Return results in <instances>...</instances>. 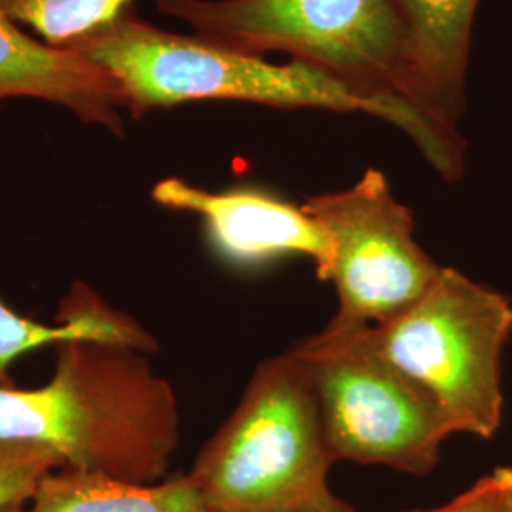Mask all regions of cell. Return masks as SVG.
I'll list each match as a JSON object with an SVG mask.
<instances>
[{"mask_svg": "<svg viewBox=\"0 0 512 512\" xmlns=\"http://www.w3.org/2000/svg\"><path fill=\"white\" fill-rule=\"evenodd\" d=\"M54 374L35 389H0V440L46 446L63 467L154 484L181 442L171 384L148 363L158 340L112 308L54 346Z\"/></svg>", "mask_w": 512, "mask_h": 512, "instance_id": "1", "label": "cell"}, {"mask_svg": "<svg viewBox=\"0 0 512 512\" xmlns=\"http://www.w3.org/2000/svg\"><path fill=\"white\" fill-rule=\"evenodd\" d=\"M192 35L241 54H287L389 112L448 183L465 171L467 145L442 135L408 99L403 27L389 0H154Z\"/></svg>", "mask_w": 512, "mask_h": 512, "instance_id": "2", "label": "cell"}, {"mask_svg": "<svg viewBox=\"0 0 512 512\" xmlns=\"http://www.w3.org/2000/svg\"><path fill=\"white\" fill-rule=\"evenodd\" d=\"M332 463L310 374L291 348L256 366L188 476L211 512H357L330 492Z\"/></svg>", "mask_w": 512, "mask_h": 512, "instance_id": "3", "label": "cell"}, {"mask_svg": "<svg viewBox=\"0 0 512 512\" xmlns=\"http://www.w3.org/2000/svg\"><path fill=\"white\" fill-rule=\"evenodd\" d=\"M109 73L131 120L198 101H236L275 109L361 112L391 124L389 112L311 65L272 63L196 35L164 31L135 6L71 48Z\"/></svg>", "mask_w": 512, "mask_h": 512, "instance_id": "4", "label": "cell"}, {"mask_svg": "<svg viewBox=\"0 0 512 512\" xmlns=\"http://www.w3.org/2000/svg\"><path fill=\"white\" fill-rule=\"evenodd\" d=\"M363 332L439 408L454 435L494 439L505 406L501 361L512 336L505 294L444 266L412 308Z\"/></svg>", "mask_w": 512, "mask_h": 512, "instance_id": "5", "label": "cell"}, {"mask_svg": "<svg viewBox=\"0 0 512 512\" xmlns=\"http://www.w3.org/2000/svg\"><path fill=\"white\" fill-rule=\"evenodd\" d=\"M365 329L319 332L293 346L306 366L336 461L431 475L452 425L366 342Z\"/></svg>", "mask_w": 512, "mask_h": 512, "instance_id": "6", "label": "cell"}, {"mask_svg": "<svg viewBox=\"0 0 512 512\" xmlns=\"http://www.w3.org/2000/svg\"><path fill=\"white\" fill-rule=\"evenodd\" d=\"M302 209L330 239V281L338 310L323 332L378 327L412 308L437 281V264L416 241L414 213L393 196L380 169L349 188L311 196Z\"/></svg>", "mask_w": 512, "mask_h": 512, "instance_id": "7", "label": "cell"}, {"mask_svg": "<svg viewBox=\"0 0 512 512\" xmlns=\"http://www.w3.org/2000/svg\"><path fill=\"white\" fill-rule=\"evenodd\" d=\"M152 202L175 213L200 217L205 236L222 258L238 266H260L281 256H308L323 279L332 247L327 232L302 209L274 194L239 186L213 192L179 177L152 186Z\"/></svg>", "mask_w": 512, "mask_h": 512, "instance_id": "8", "label": "cell"}, {"mask_svg": "<svg viewBox=\"0 0 512 512\" xmlns=\"http://www.w3.org/2000/svg\"><path fill=\"white\" fill-rule=\"evenodd\" d=\"M403 27L408 99L450 141L465 112V78L478 0H389Z\"/></svg>", "mask_w": 512, "mask_h": 512, "instance_id": "9", "label": "cell"}, {"mask_svg": "<svg viewBox=\"0 0 512 512\" xmlns=\"http://www.w3.org/2000/svg\"><path fill=\"white\" fill-rule=\"evenodd\" d=\"M10 99L63 107L86 126L124 137V99L109 73L73 50L44 44L0 14V110Z\"/></svg>", "mask_w": 512, "mask_h": 512, "instance_id": "10", "label": "cell"}, {"mask_svg": "<svg viewBox=\"0 0 512 512\" xmlns=\"http://www.w3.org/2000/svg\"><path fill=\"white\" fill-rule=\"evenodd\" d=\"M27 512H211L186 475L154 484L59 467L40 478Z\"/></svg>", "mask_w": 512, "mask_h": 512, "instance_id": "11", "label": "cell"}, {"mask_svg": "<svg viewBox=\"0 0 512 512\" xmlns=\"http://www.w3.org/2000/svg\"><path fill=\"white\" fill-rule=\"evenodd\" d=\"M112 306L84 281H74L55 308L52 323L23 317L0 298V389L19 387L12 366L21 355L99 325Z\"/></svg>", "mask_w": 512, "mask_h": 512, "instance_id": "12", "label": "cell"}, {"mask_svg": "<svg viewBox=\"0 0 512 512\" xmlns=\"http://www.w3.org/2000/svg\"><path fill=\"white\" fill-rule=\"evenodd\" d=\"M135 0H0V14L52 48L67 50L80 38L120 18Z\"/></svg>", "mask_w": 512, "mask_h": 512, "instance_id": "13", "label": "cell"}, {"mask_svg": "<svg viewBox=\"0 0 512 512\" xmlns=\"http://www.w3.org/2000/svg\"><path fill=\"white\" fill-rule=\"evenodd\" d=\"M63 467L46 446L0 440V507L27 503L40 478Z\"/></svg>", "mask_w": 512, "mask_h": 512, "instance_id": "14", "label": "cell"}, {"mask_svg": "<svg viewBox=\"0 0 512 512\" xmlns=\"http://www.w3.org/2000/svg\"><path fill=\"white\" fill-rule=\"evenodd\" d=\"M440 512H512V467H495Z\"/></svg>", "mask_w": 512, "mask_h": 512, "instance_id": "15", "label": "cell"}, {"mask_svg": "<svg viewBox=\"0 0 512 512\" xmlns=\"http://www.w3.org/2000/svg\"><path fill=\"white\" fill-rule=\"evenodd\" d=\"M0 512H27V503H10L0 507Z\"/></svg>", "mask_w": 512, "mask_h": 512, "instance_id": "16", "label": "cell"}, {"mask_svg": "<svg viewBox=\"0 0 512 512\" xmlns=\"http://www.w3.org/2000/svg\"><path fill=\"white\" fill-rule=\"evenodd\" d=\"M410 512H440V507H437V509H429V511H410Z\"/></svg>", "mask_w": 512, "mask_h": 512, "instance_id": "17", "label": "cell"}]
</instances>
